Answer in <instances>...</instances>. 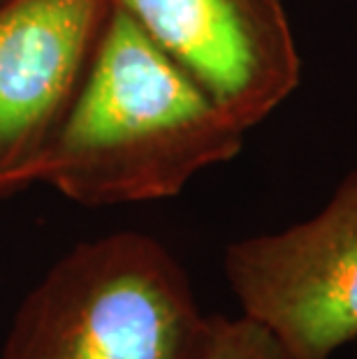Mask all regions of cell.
<instances>
[{
	"label": "cell",
	"instance_id": "6da1fadb",
	"mask_svg": "<svg viewBox=\"0 0 357 359\" xmlns=\"http://www.w3.org/2000/svg\"><path fill=\"white\" fill-rule=\"evenodd\" d=\"M244 137L179 60L112 7L37 183L88 209L170 200L237 158Z\"/></svg>",
	"mask_w": 357,
	"mask_h": 359
},
{
	"label": "cell",
	"instance_id": "7a4b0ae2",
	"mask_svg": "<svg viewBox=\"0 0 357 359\" xmlns=\"http://www.w3.org/2000/svg\"><path fill=\"white\" fill-rule=\"evenodd\" d=\"M211 316L151 234L79 241L14 311L0 359H202Z\"/></svg>",
	"mask_w": 357,
	"mask_h": 359
},
{
	"label": "cell",
	"instance_id": "3957f363",
	"mask_svg": "<svg viewBox=\"0 0 357 359\" xmlns=\"http://www.w3.org/2000/svg\"><path fill=\"white\" fill-rule=\"evenodd\" d=\"M241 316L288 359H332L357 339V170L314 218L225 246Z\"/></svg>",
	"mask_w": 357,
	"mask_h": 359
},
{
	"label": "cell",
	"instance_id": "277c9868",
	"mask_svg": "<svg viewBox=\"0 0 357 359\" xmlns=\"http://www.w3.org/2000/svg\"><path fill=\"white\" fill-rule=\"evenodd\" d=\"M109 12V0L0 3V200L37 186Z\"/></svg>",
	"mask_w": 357,
	"mask_h": 359
},
{
	"label": "cell",
	"instance_id": "5b68a950",
	"mask_svg": "<svg viewBox=\"0 0 357 359\" xmlns=\"http://www.w3.org/2000/svg\"><path fill=\"white\" fill-rule=\"evenodd\" d=\"M248 133L302 81L283 0H109Z\"/></svg>",
	"mask_w": 357,
	"mask_h": 359
},
{
	"label": "cell",
	"instance_id": "8992f818",
	"mask_svg": "<svg viewBox=\"0 0 357 359\" xmlns=\"http://www.w3.org/2000/svg\"><path fill=\"white\" fill-rule=\"evenodd\" d=\"M202 359H288L267 330L246 316H211L209 343Z\"/></svg>",
	"mask_w": 357,
	"mask_h": 359
},
{
	"label": "cell",
	"instance_id": "52a82bcc",
	"mask_svg": "<svg viewBox=\"0 0 357 359\" xmlns=\"http://www.w3.org/2000/svg\"><path fill=\"white\" fill-rule=\"evenodd\" d=\"M0 3H3V0H0Z\"/></svg>",
	"mask_w": 357,
	"mask_h": 359
}]
</instances>
